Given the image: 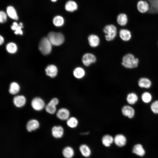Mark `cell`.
<instances>
[{
    "label": "cell",
    "mask_w": 158,
    "mask_h": 158,
    "mask_svg": "<svg viewBox=\"0 0 158 158\" xmlns=\"http://www.w3.org/2000/svg\"><path fill=\"white\" fill-rule=\"evenodd\" d=\"M96 58L95 56L91 53L85 54L82 58V62L84 65L86 66H90L91 64L96 62Z\"/></svg>",
    "instance_id": "obj_6"
},
{
    "label": "cell",
    "mask_w": 158,
    "mask_h": 158,
    "mask_svg": "<svg viewBox=\"0 0 158 158\" xmlns=\"http://www.w3.org/2000/svg\"><path fill=\"white\" fill-rule=\"evenodd\" d=\"M70 112L67 109L62 108L57 112V117L61 120H67L70 117Z\"/></svg>",
    "instance_id": "obj_9"
},
{
    "label": "cell",
    "mask_w": 158,
    "mask_h": 158,
    "mask_svg": "<svg viewBox=\"0 0 158 158\" xmlns=\"http://www.w3.org/2000/svg\"><path fill=\"white\" fill-rule=\"evenodd\" d=\"M78 5L74 1L70 0L68 1L65 5V10L69 12H72L77 10Z\"/></svg>",
    "instance_id": "obj_19"
},
{
    "label": "cell",
    "mask_w": 158,
    "mask_h": 158,
    "mask_svg": "<svg viewBox=\"0 0 158 158\" xmlns=\"http://www.w3.org/2000/svg\"><path fill=\"white\" fill-rule=\"evenodd\" d=\"M62 154L65 158H73L75 155V152L72 147L67 146L63 149Z\"/></svg>",
    "instance_id": "obj_20"
},
{
    "label": "cell",
    "mask_w": 158,
    "mask_h": 158,
    "mask_svg": "<svg viewBox=\"0 0 158 158\" xmlns=\"http://www.w3.org/2000/svg\"><path fill=\"white\" fill-rule=\"evenodd\" d=\"M20 90V86L17 83L13 82L10 84L9 91L11 94H16L19 92Z\"/></svg>",
    "instance_id": "obj_29"
},
{
    "label": "cell",
    "mask_w": 158,
    "mask_h": 158,
    "mask_svg": "<svg viewBox=\"0 0 158 158\" xmlns=\"http://www.w3.org/2000/svg\"><path fill=\"white\" fill-rule=\"evenodd\" d=\"M127 138L123 134H117L114 138V143L118 147H122L125 146Z\"/></svg>",
    "instance_id": "obj_7"
},
{
    "label": "cell",
    "mask_w": 158,
    "mask_h": 158,
    "mask_svg": "<svg viewBox=\"0 0 158 158\" xmlns=\"http://www.w3.org/2000/svg\"><path fill=\"white\" fill-rule=\"evenodd\" d=\"M52 44L47 37H43L40 40L39 45V49L44 55L49 54L52 49Z\"/></svg>",
    "instance_id": "obj_4"
},
{
    "label": "cell",
    "mask_w": 158,
    "mask_h": 158,
    "mask_svg": "<svg viewBox=\"0 0 158 158\" xmlns=\"http://www.w3.org/2000/svg\"><path fill=\"white\" fill-rule=\"evenodd\" d=\"M52 135L56 138H60L63 135L64 130L63 128L61 126H55L51 129Z\"/></svg>",
    "instance_id": "obj_12"
},
{
    "label": "cell",
    "mask_w": 158,
    "mask_h": 158,
    "mask_svg": "<svg viewBox=\"0 0 158 158\" xmlns=\"http://www.w3.org/2000/svg\"><path fill=\"white\" fill-rule=\"evenodd\" d=\"M138 59L131 53L125 55L122 59V64L127 68H135L138 66Z\"/></svg>",
    "instance_id": "obj_1"
},
{
    "label": "cell",
    "mask_w": 158,
    "mask_h": 158,
    "mask_svg": "<svg viewBox=\"0 0 158 158\" xmlns=\"http://www.w3.org/2000/svg\"><path fill=\"white\" fill-rule=\"evenodd\" d=\"M89 43L90 46L92 47H95L98 46L100 43V40L97 35L92 34L88 37Z\"/></svg>",
    "instance_id": "obj_22"
},
{
    "label": "cell",
    "mask_w": 158,
    "mask_h": 158,
    "mask_svg": "<svg viewBox=\"0 0 158 158\" xmlns=\"http://www.w3.org/2000/svg\"><path fill=\"white\" fill-rule=\"evenodd\" d=\"M73 74L75 78L77 79H81L85 76V72L84 69L80 67L75 68L73 71Z\"/></svg>",
    "instance_id": "obj_23"
},
{
    "label": "cell",
    "mask_w": 158,
    "mask_h": 158,
    "mask_svg": "<svg viewBox=\"0 0 158 158\" xmlns=\"http://www.w3.org/2000/svg\"><path fill=\"white\" fill-rule=\"evenodd\" d=\"M103 31L106 34V40L107 41H111L114 40L117 34L116 28L112 24L106 25L103 29Z\"/></svg>",
    "instance_id": "obj_3"
},
{
    "label": "cell",
    "mask_w": 158,
    "mask_h": 158,
    "mask_svg": "<svg viewBox=\"0 0 158 158\" xmlns=\"http://www.w3.org/2000/svg\"><path fill=\"white\" fill-rule=\"evenodd\" d=\"M6 14L3 11H1L0 12V22L1 23L5 22L7 20Z\"/></svg>",
    "instance_id": "obj_35"
},
{
    "label": "cell",
    "mask_w": 158,
    "mask_h": 158,
    "mask_svg": "<svg viewBox=\"0 0 158 158\" xmlns=\"http://www.w3.org/2000/svg\"><path fill=\"white\" fill-rule=\"evenodd\" d=\"M138 97L137 95L134 92L128 93L126 98L127 102L130 105H132L135 104L138 101Z\"/></svg>",
    "instance_id": "obj_24"
},
{
    "label": "cell",
    "mask_w": 158,
    "mask_h": 158,
    "mask_svg": "<svg viewBox=\"0 0 158 158\" xmlns=\"http://www.w3.org/2000/svg\"><path fill=\"white\" fill-rule=\"evenodd\" d=\"M79 149L81 155L85 158H88L92 154L91 149L87 144H81L79 146Z\"/></svg>",
    "instance_id": "obj_10"
},
{
    "label": "cell",
    "mask_w": 158,
    "mask_h": 158,
    "mask_svg": "<svg viewBox=\"0 0 158 158\" xmlns=\"http://www.w3.org/2000/svg\"><path fill=\"white\" fill-rule=\"evenodd\" d=\"M139 86L142 88L148 89L152 86L151 80L146 77H142L139 79L138 82Z\"/></svg>",
    "instance_id": "obj_15"
},
{
    "label": "cell",
    "mask_w": 158,
    "mask_h": 158,
    "mask_svg": "<svg viewBox=\"0 0 158 158\" xmlns=\"http://www.w3.org/2000/svg\"><path fill=\"white\" fill-rule=\"evenodd\" d=\"M49 103L56 106L59 103V100L57 98H54L50 101Z\"/></svg>",
    "instance_id": "obj_36"
},
{
    "label": "cell",
    "mask_w": 158,
    "mask_h": 158,
    "mask_svg": "<svg viewBox=\"0 0 158 158\" xmlns=\"http://www.w3.org/2000/svg\"><path fill=\"white\" fill-rule=\"evenodd\" d=\"M4 42V39L3 37L1 36H0V44L1 45L3 44Z\"/></svg>",
    "instance_id": "obj_37"
},
{
    "label": "cell",
    "mask_w": 158,
    "mask_h": 158,
    "mask_svg": "<svg viewBox=\"0 0 158 158\" xmlns=\"http://www.w3.org/2000/svg\"><path fill=\"white\" fill-rule=\"evenodd\" d=\"M45 109L46 111L49 114H53L56 111V106L49 102L45 106Z\"/></svg>",
    "instance_id": "obj_33"
},
{
    "label": "cell",
    "mask_w": 158,
    "mask_h": 158,
    "mask_svg": "<svg viewBox=\"0 0 158 158\" xmlns=\"http://www.w3.org/2000/svg\"><path fill=\"white\" fill-rule=\"evenodd\" d=\"M141 99L144 103L148 104L151 102L152 97L150 93L146 91L142 93L141 95Z\"/></svg>",
    "instance_id": "obj_30"
},
{
    "label": "cell",
    "mask_w": 158,
    "mask_h": 158,
    "mask_svg": "<svg viewBox=\"0 0 158 158\" xmlns=\"http://www.w3.org/2000/svg\"><path fill=\"white\" fill-rule=\"evenodd\" d=\"M52 2H56L58 0H50Z\"/></svg>",
    "instance_id": "obj_38"
},
{
    "label": "cell",
    "mask_w": 158,
    "mask_h": 158,
    "mask_svg": "<svg viewBox=\"0 0 158 158\" xmlns=\"http://www.w3.org/2000/svg\"><path fill=\"white\" fill-rule=\"evenodd\" d=\"M11 28L12 30L15 31L14 33L16 34H23V32L21 29L23 28V26L22 23H20L18 24L16 22H14Z\"/></svg>",
    "instance_id": "obj_28"
},
{
    "label": "cell",
    "mask_w": 158,
    "mask_h": 158,
    "mask_svg": "<svg viewBox=\"0 0 158 158\" xmlns=\"http://www.w3.org/2000/svg\"><path fill=\"white\" fill-rule=\"evenodd\" d=\"M6 49L9 53L13 54L16 52L17 47L15 44L13 42H10L7 45Z\"/></svg>",
    "instance_id": "obj_32"
},
{
    "label": "cell",
    "mask_w": 158,
    "mask_h": 158,
    "mask_svg": "<svg viewBox=\"0 0 158 158\" xmlns=\"http://www.w3.org/2000/svg\"><path fill=\"white\" fill-rule=\"evenodd\" d=\"M137 8L138 11L140 13H144L149 10V6L147 1L143 0H140L137 3Z\"/></svg>",
    "instance_id": "obj_21"
},
{
    "label": "cell",
    "mask_w": 158,
    "mask_h": 158,
    "mask_svg": "<svg viewBox=\"0 0 158 158\" xmlns=\"http://www.w3.org/2000/svg\"><path fill=\"white\" fill-rule=\"evenodd\" d=\"M119 36L122 40L127 42L129 41L131 39L132 34L130 31L128 30L122 29L119 31Z\"/></svg>",
    "instance_id": "obj_14"
},
{
    "label": "cell",
    "mask_w": 158,
    "mask_h": 158,
    "mask_svg": "<svg viewBox=\"0 0 158 158\" xmlns=\"http://www.w3.org/2000/svg\"><path fill=\"white\" fill-rule=\"evenodd\" d=\"M132 152L136 155L143 157L145 154V150L142 145L137 144L135 145L132 149Z\"/></svg>",
    "instance_id": "obj_17"
},
{
    "label": "cell",
    "mask_w": 158,
    "mask_h": 158,
    "mask_svg": "<svg viewBox=\"0 0 158 158\" xmlns=\"http://www.w3.org/2000/svg\"><path fill=\"white\" fill-rule=\"evenodd\" d=\"M123 115L130 118H133L135 116V110L134 109L129 105H125L121 109Z\"/></svg>",
    "instance_id": "obj_8"
},
{
    "label": "cell",
    "mask_w": 158,
    "mask_h": 158,
    "mask_svg": "<svg viewBox=\"0 0 158 158\" xmlns=\"http://www.w3.org/2000/svg\"><path fill=\"white\" fill-rule=\"evenodd\" d=\"M40 124L38 121L32 119L29 121L27 123L26 128L27 131L30 132L35 130L39 127Z\"/></svg>",
    "instance_id": "obj_16"
},
{
    "label": "cell",
    "mask_w": 158,
    "mask_h": 158,
    "mask_svg": "<svg viewBox=\"0 0 158 158\" xmlns=\"http://www.w3.org/2000/svg\"><path fill=\"white\" fill-rule=\"evenodd\" d=\"M26 102V98L23 95L16 96L14 97L13 99L14 104L17 107H23L25 104Z\"/></svg>",
    "instance_id": "obj_13"
},
{
    "label": "cell",
    "mask_w": 158,
    "mask_h": 158,
    "mask_svg": "<svg viewBox=\"0 0 158 158\" xmlns=\"http://www.w3.org/2000/svg\"><path fill=\"white\" fill-rule=\"evenodd\" d=\"M45 71L46 75L51 78L55 77L58 73L57 68L54 65H50L47 66Z\"/></svg>",
    "instance_id": "obj_18"
},
{
    "label": "cell",
    "mask_w": 158,
    "mask_h": 158,
    "mask_svg": "<svg viewBox=\"0 0 158 158\" xmlns=\"http://www.w3.org/2000/svg\"><path fill=\"white\" fill-rule=\"evenodd\" d=\"M101 142L104 146L109 147L114 143V138L110 134H105L102 138Z\"/></svg>",
    "instance_id": "obj_11"
},
{
    "label": "cell",
    "mask_w": 158,
    "mask_h": 158,
    "mask_svg": "<svg viewBox=\"0 0 158 158\" xmlns=\"http://www.w3.org/2000/svg\"><path fill=\"white\" fill-rule=\"evenodd\" d=\"M6 13L11 18L17 20L18 19L17 12L15 8L12 6H8L6 9Z\"/></svg>",
    "instance_id": "obj_25"
},
{
    "label": "cell",
    "mask_w": 158,
    "mask_h": 158,
    "mask_svg": "<svg viewBox=\"0 0 158 158\" xmlns=\"http://www.w3.org/2000/svg\"><path fill=\"white\" fill-rule=\"evenodd\" d=\"M150 108L153 113L158 114V100H155L152 102L150 105Z\"/></svg>",
    "instance_id": "obj_34"
},
{
    "label": "cell",
    "mask_w": 158,
    "mask_h": 158,
    "mask_svg": "<svg viewBox=\"0 0 158 158\" xmlns=\"http://www.w3.org/2000/svg\"><path fill=\"white\" fill-rule=\"evenodd\" d=\"M47 38L51 44L55 46L61 45L64 41L63 35L59 32H50L48 34Z\"/></svg>",
    "instance_id": "obj_2"
},
{
    "label": "cell",
    "mask_w": 158,
    "mask_h": 158,
    "mask_svg": "<svg viewBox=\"0 0 158 158\" xmlns=\"http://www.w3.org/2000/svg\"><path fill=\"white\" fill-rule=\"evenodd\" d=\"M117 21L118 23L120 26H125L128 22V18L127 16L124 13H121L119 14L117 16Z\"/></svg>",
    "instance_id": "obj_26"
},
{
    "label": "cell",
    "mask_w": 158,
    "mask_h": 158,
    "mask_svg": "<svg viewBox=\"0 0 158 158\" xmlns=\"http://www.w3.org/2000/svg\"><path fill=\"white\" fill-rule=\"evenodd\" d=\"M53 22L55 26L60 27L63 25L64 20L62 16H57L54 18Z\"/></svg>",
    "instance_id": "obj_31"
},
{
    "label": "cell",
    "mask_w": 158,
    "mask_h": 158,
    "mask_svg": "<svg viewBox=\"0 0 158 158\" xmlns=\"http://www.w3.org/2000/svg\"><path fill=\"white\" fill-rule=\"evenodd\" d=\"M79 123L78 120L75 117H70L66 120V124L69 128H76Z\"/></svg>",
    "instance_id": "obj_27"
},
{
    "label": "cell",
    "mask_w": 158,
    "mask_h": 158,
    "mask_svg": "<svg viewBox=\"0 0 158 158\" xmlns=\"http://www.w3.org/2000/svg\"><path fill=\"white\" fill-rule=\"evenodd\" d=\"M31 105L34 110L39 111L41 110L44 108L45 103L42 99L39 97H36L32 100Z\"/></svg>",
    "instance_id": "obj_5"
}]
</instances>
